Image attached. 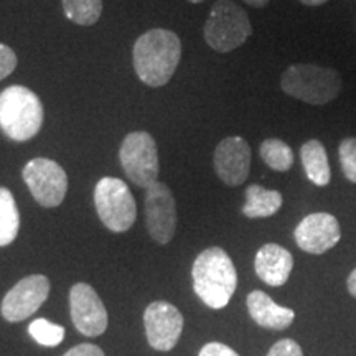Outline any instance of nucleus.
Instances as JSON below:
<instances>
[{
  "instance_id": "1",
  "label": "nucleus",
  "mask_w": 356,
  "mask_h": 356,
  "mask_svg": "<svg viewBox=\"0 0 356 356\" xmlns=\"http://www.w3.org/2000/svg\"><path fill=\"white\" fill-rule=\"evenodd\" d=\"M180 58V38L172 30H149L134 43V70L140 81L150 88L165 86L175 74Z\"/></svg>"
},
{
  "instance_id": "2",
  "label": "nucleus",
  "mask_w": 356,
  "mask_h": 356,
  "mask_svg": "<svg viewBox=\"0 0 356 356\" xmlns=\"http://www.w3.org/2000/svg\"><path fill=\"white\" fill-rule=\"evenodd\" d=\"M193 291L210 309L220 310L229 304L238 287L236 267L221 248H208L198 254L191 267Z\"/></svg>"
},
{
  "instance_id": "3",
  "label": "nucleus",
  "mask_w": 356,
  "mask_h": 356,
  "mask_svg": "<svg viewBox=\"0 0 356 356\" xmlns=\"http://www.w3.org/2000/svg\"><path fill=\"white\" fill-rule=\"evenodd\" d=\"M43 104L32 89L15 84L0 92V129L8 139H33L43 126Z\"/></svg>"
},
{
  "instance_id": "4",
  "label": "nucleus",
  "mask_w": 356,
  "mask_h": 356,
  "mask_svg": "<svg viewBox=\"0 0 356 356\" xmlns=\"http://www.w3.org/2000/svg\"><path fill=\"white\" fill-rule=\"evenodd\" d=\"M341 86V74L335 68H323L312 63L289 66L280 78V88L286 95L312 106H323L335 101L340 96Z\"/></svg>"
},
{
  "instance_id": "5",
  "label": "nucleus",
  "mask_w": 356,
  "mask_h": 356,
  "mask_svg": "<svg viewBox=\"0 0 356 356\" xmlns=\"http://www.w3.org/2000/svg\"><path fill=\"white\" fill-rule=\"evenodd\" d=\"M204 42L218 53H229L246 43L252 25L243 7L233 0H218L204 22Z\"/></svg>"
},
{
  "instance_id": "6",
  "label": "nucleus",
  "mask_w": 356,
  "mask_h": 356,
  "mask_svg": "<svg viewBox=\"0 0 356 356\" xmlns=\"http://www.w3.org/2000/svg\"><path fill=\"white\" fill-rule=\"evenodd\" d=\"M97 216L113 233H126L137 218V204L129 186L114 177H104L95 186Z\"/></svg>"
},
{
  "instance_id": "7",
  "label": "nucleus",
  "mask_w": 356,
  "mask_h": 356,
  "mask_svg": "<svg viewBox=\"0 0 356 356\" xmlns=\"http://www.w3.org/2000/svg\"><path fill=\"white\" fill-rule=\"evenodd\" d=\"M122 170L134 185L149 188L159 178L157 142L149 132L136 131L127 134L119 149Z\"/></svg>"
},
{
  "instance_id": "8",
  "label": "nucleus",
  "mask_w": 356,
  "mask_h": 356,
  "mask_svg": "<svg viewBox=\"0 0 356 356\" xmlns=\"http://www.w3.org/2000/svg\"><path fill=\"white\" fill-rule=\"evenodd\" d=\"M22 175L40 207L56 208L63 203L68 191V175L55 160L44 157L30 160Z\"/></svg>"
},
{
  "instance_id": "9",
  "label": "nucleus",
  "mask_w": 356,
  "mask_h": 356,
  "mask_svg": "<svg viewBox=\"0 0 356 356\" xmlns=\"http://www.w3.org/2000/svg\"><path fill=\"white\" fill-rule=\"evenodd\" d=\"M177 203L172 190L162 181L145 188V225L150 238L159 244H168L177 231Z\"/></svg>"
},
{
  "instance_id": "10",
  "label": "nucleus",
  "mask_w": 356,
  "mask_h": 356,
  "mask_svg": "<svg viewBox=\"0 0 356 356\" xmlns=\"http://www.w3.org/2000/svg\"><path fill=\"white\" fill-rule=\"evenodd\" d=\"M50 296V280L43 274L26 275L6 293L2 300V317L17 323L33 315Z\"/></svg>"
},
{
  "instance_id": "11",
  "label": "nucleus",
  "mask_w": 356,
  "mask_h": 356,
  "mask_svg": "<svg viewBox=\"0 0 356 356\" xmlns=\"http://www.w3.org/2000/svg\"><path fill=\"white\" fill-rule=\"evenodd\" d=\"M145 335L149 345L157 351L175 348L184 330V315L168 302H152L144 314Z\"/></svg>"
},
{
  "instance_id": "12",
  "label": "nucleus",
  "mask_w": 356,
  "mask_h": 356,
  "mask_svg": "<svg viewBox=\"0 0 356 356\" xmlns=\"http://www.w3.org/2000/svg\"><path fill=\"white\" fill-rule=\"evenodd\" d=\"M71 320L84 337H99L108 328V310L89 284H74L70 291Z\"/></svg>"
},
{
  "instance_id": "13",
  "label": "nucleus",
  "mask_w": 356,
  "mask_h": 356,
  "mask_svg": "<svg viewBox=\"0 0 356 356\" xmlns=\"http://www.w3.org/2000/svg\"><path fill=\"white\" fill-rule=\"evenodd\" d=\"M213 165L218 178L225 185H243L251 170V147L243 137H226L216 145Z\"/></svg>"
},
{
  "instance_id": "14",
  "label": "nucleus",
  "mask_w": 356,
  "mask_h": 356,
  "mask_svg": "<svg viewBox=\"0 0 356 356\" xmlns=\"http://www.w3.org/2000/svg\"><path fill=\"white\" fill-rule=\"evenodd\" d=\"M297 246L309 254H323L335 248L341 238L338 220L330 213H312L293 231Z\"/></svg>"
},
{
  "instance_id": "15",
  "label": "nucleus",
  "mask_w": 356,
  "mask_h": 356,
  "mask_svg": "<svg viewBox=\"0 0 356 356\" xmlns=\"http://www.w3.org/2000/svg\"><path fill=\"white\" fill-rule=\"evenodd\" d=\"M293 267V257L286 248L279 244H264L257 251L254 259V269L257 277L270 287H280L291 277Z\"/></svg>"
},
{
  "instance_id": "16",
  "label": "nucleus",
  "mask_w": 356,
  "mask_h": 356,
  "mask_svg": "<svg viewBox=\"0 0 356 356\" xmlns=\"http://www.w3.org/2000/svg\"><path fill=\"white\" fill-rule=\"evenodd\" d=\"M248 310L252 320L264 328H273V330H284L291 327L296 312L287 307H280L262 291H252L248 296Z\"/></svg>"
},
{
  "instance_id": "17",
  "label": "nucleus",
  "mask_w": 356,
  "mask_h": 356,
  "mask_svg": "<svg viewBox=\"0 0 356 356\" xmlns=\"http://www.w3.org/2000/svg\"><path fill=\"white\" fill-rule=\"evenodd\" d=\"M300 160L305 168L307 178L317 186H327L330 184L332 170L328 163V155L323 144L317 139L307 140L300 147Z\"/></svg>"
},
{
  "instance_id": "18",
  "label": "nucleus",
  "mask_w": 356,
  "mask_h": 356,
  "mask_svg": "<svg viewBox=\"0 0 356 356\" xmlns=\"http://www.w3.org/2000/svg\"><path fill=\"white\" fill-rule=\"evenodd\" d=\"M282 203L284 198L279 191L266 190L264 186L252 184L246 188V203L243 207V215L249 220L269 218L280 210Z\"/></svg>"
},
{
  "instance_id": "19",
  "label": "nucleus",
  "mask_w": 356,
  "mask_h": 356,
  "mask_svg": "<svg viewBox=\"0 0 356 356\" xmlns=\"http://www.w3.org/2000/svg\"><path fill=\"white\" fill-rule=\"evenodd\" d=\"M20 229V213L12 191L0 186V248L15 241Z\"/></svg>"
},
{
  "instance_id": "20",
  "label": "nucleus",
  "mask_w": 356,
  "mask_h": 356,
  "mask_svg": "<svg viewBox=\"0 0 356 356\" xmlns=\"http://www.w3.org/2000/svg\"><path fill=\"white\" fill-rule=\"evenodd\" d=\"M261 159L275 172H287L293 165V152L286 142L280 139H266L261 144Z\"/></svg>"
},
{
  "instance_id": "21",
  "label": "nucleus",
  "mask_w": 356,
  "mask_h": 356,
  "mask_svg": "<svg viewBox=\"0 0 356 356\" xmlns=\"http://www.w3.org/2000/svg\"><path fill=\"white\" fill-rule=\"evenodd\" d=\"M65 15L81 26H91L101 19L102 0H61Z\"/></svg>"
},
{
  "instance_id": "22",
  "label": "nucleus",
  "mask_w": 356,
  "mask_h": 356,
  "mask_svg": "<svg viewBox=\"0 0 356 356\" xmlns=\"http://www.w3.org/2000/svg\"><path fill=\"white\" fill-rule=\"evenodd\" d=\"M30 337L43 346H58L65 338V328L47 318H37L29 327Z\"/></svg>"
},
{
  "instance_id": "23",
  "label": "nucleus",
  "mask_w": 356,
  "mask_h": 356,
  "mask_svg": "<svg viewBox=\"0 0 356 356\" xmlns=\"http://www.w3.org/2000/svg\"><path fill=\"white\" fill-rule=\"evenodd\" d=\"M341 170L346 180L356 184V137H346L338 147Z\"/></svg>"
},
{
  "instance_id": "24",
  "label": "nucleus",
  "mask_w": 356,
  "mask_h": 356,
  "mask_svg": "<svg viewBox=\"0 0 356 356\" xmlns=\"http://www.w3.org/2000/svg\"><path fill=\"white\" fill-rule=\"evenodd\" d=\"M17 63H19V60H17L15 51L7 44L0 43V81L10 76L17 68Z\"/></svg>"
},
{
  "instance_id": "25",
  "label": "nucleus",
  "mask_w": 356,
  "mask_h": 356,
  "mask_svg": "<svg viewBox=\"0 0 356 356\" xmlns=\"http://www.w3.org/2000/svg\"><path fill=\"white\" fill-rule=\"evenodd\" d=\"M267 356H304V353H302L300 345L297 341L291 340V338H284L269 350Z\"/></svg>"
},
{
  "instance_id": "26",
  "label": "nucleus",
  "mask_w": 356,
  "mask_h": 356,
  "mask_svg": "<svg viewBox=\"0 0 356 356\" xmlns=\"http://www.w3.org/2000/svg\"><path fill=\"white\" fill-rule=\"evenodd\" d=\"M198 356H239L233 348H229L228 345L218 343V341H211L207 343L200 350Z\"/></svg>"
},
{
  "instance_id": "27",
  "label": "nucleus",
  "mask_w": 356,
  "mask_h": 356,
  "mask_svg": "<svg viewBox=\"0 0 356 356\" xmlns=\"http://www.w3.org/2000/svg\"><path fill=\"white\" fill-rule=\"evenodd\" d=\"M63 356H104V351L92 343H83L68 350Z\"/></svg>"
},
{
  "instance_id": "28",
  "label": "nucleus",
  "mask_w": 356,
  "mask_h": 356,
  "mask_svg": "<svg viewBox=\"0 0 356 356\" xmlns=\"http://www.w3.org/2000/svg\"><path fill=\"white\" fill-rule=\"evenodd\" d=\"M346 287H348V292L351 296L356 297V269L348 275V280H346Z\"/></svg>"
},
{
  "instance_id": "29",
  "label": "nucleus",
  "mask_w": 356,
  "mask_h": 356,
  "mask_svg": "<svg viewBox=\"0 0 356 356\" xmlns=\"http://www.w3.org/2000/svg\"><path fill=\"white\" fill-rule=\"evenodd\" d=\"M244 3H248L249 7H254V8H262L266 7L270 0H243Z\"/></svg>"
},
{
  "instance_id": "30",
  "label": "nucleus",
  "mask_w": 356,
  "mask_h": 356,
  "mask_svg": "<svg viewBox=\"0 0 356 356\" xmlns=\"http://www.w3.org/2000/svg\"><path fill=\"white\" fill-rule=\"evenodd\" d=\"M300 2L304 3V6H309V7H318V6H322V3L328 2V0H300Z\"/></svg>"
},
{
  "instance_id": "31",
  "label": "nucleus",
  "mask_w": 356,
  "mask_h": 356,
  "mask_svg": "<svg viewBox=\"0 0 356 356\" xmlns=\"http://www.w3.org/2000/svg\"><path fill=\"white\" fill-rule=\"evenodd\" d=\"M190 3H202V2H204V0H188Z\"/></svg>"
}]
</instances>
